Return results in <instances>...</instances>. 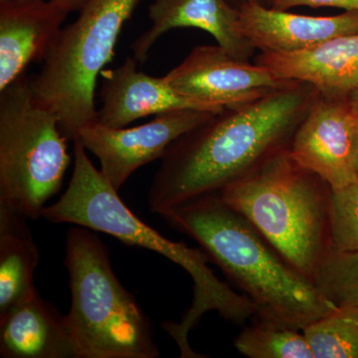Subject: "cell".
I'll return each instance as SVG.
<instances>
[{"label":"cell","instance_id":"6da1fadb","mask_svg":"<svg viewBox=\"0 0 358 358\" xmlns=\"http://www.w3.org/2000/svg\"><path fill=\"white\" fill-rule=\"evenodd\" d=\"M317 91L293 81L255 102L225 109L178 138L162 157L148 192L150 212L218 193L279 150L289 148Z\"/></svg>","mask_w":358,"mask_h":358},{"label":"cell","instance_id":"7a4b0ae2","mask_svg":"<svg viewBox=\"0 0 358 358\" xmlns=\"http://www.w3.org/2000/svg\"><path fill=\"white\" fill-rule=\"evenodd\" d=\"M162 217L185 233L236 284L255 319L303 331L336 308L217 193L179 205Z\"/></svg>","mask_w":358,"mask_h":358},{"label":"cell","instance_id":"3957f363","mask_svg":"<svg viewBox=\"0 0 358 358\" xmlns=\"http://www.w3.org/2000/svg\"><path fill=\"white\" fill-rule=\"evenodd\" d=\"M73 141L74 169L69 185L55 203L45 207L42 217L52 223L73 224L106 233L124 244L159 253L185 268L194 284L192 307L179 324H162L178 345L180 357H201L192 350L188 336L209 310H216L223 319L236 324H244L255 317L253 303L216 277L203 250L171 241L141 221L122 201L102 171L92 164L80 138Z\"/></svg>","mask_w":358,"mask_h":358},{"label":"cell","instance_id":"277c9868","mask_svg":"<svg viewBox=\"0 0 358 358\" xmlns=\"http://www.w3.org/2000/svg\"><path fill=\"white\" fill-rule=\"evenodd\" d=\"M331 192V186L296 162L288 148L271 155L217 194L292 267L313 282L333 249Z\"/></svg>","mask_w":358,"mask_h":358},{"label":"cell","instance_id":"5b68a950","mask_svg":"<svg viewBox=\"0 0 358 358\" xmlns=\"http://www.w3.org/2000/svg\"><path fill=\"white\" fill-rule=\"evenodd\" d=\"M72 305L66 315L83 358H157L150 320L117 279L109 250L89 228L66 236Z\"/></svg>","mask_w":358,"mask_h":358},{"label":"cell","instance_id":"8992f818","mask_svg":"<svg viewBox=\"0 0 358 358\" xmlns=\"http://www.w3.org/2000/svg\"><path fill=\"white\" fill-rule=\"evenodd\" d=\"M67 141L25 74L0 92V223L42 217L70 166Z\"/></svg>","mask_w":358,"mask_h":358},{"label":"cell","instance_id":"52a82bcc","mask_svg":"<svg viewBox=\"0 0 358 358\" xmlns=\"http://www.w3.org/2000/svg\"><path fill=\"white\" fill-rule=\"evenodd\" d=\"M141 0H89L74 22L62 27L30 79L33 93L57 117L68 141L96 121L99 76L115 56L124 23Z\"/></svg>","mask_w":358,"mask_h":358},{"label":"cell","instance_id":"ba28073f","mask_svg":"<svg viewBox=\"0 0 358 358\" xmlns=\"http://www.w3.org/2000/svg\"><path fill=\"white\" fill-rule=\"evenodd\" d=\"M215 115L207 110H171L129 129L110 128L96 121L82 128L77 138L99 159L100 171L119 192L136 169L162 159L174 141Z\"/></svg>","mask_w":358,"mask_h":358},{"label":"cell","instance_id":"9c48e42d","mask_svg":"<svg viewBox=\"0 0 358 358\" xmlns=\"http://www.w3.org/2000/svg\"><path fill=\"white\" fill-rule=\"evenodd\" d=\"M164 78L182 95L221 110L243 107L293 82L240 60L219 45L194 47Z\"/></svg>","mask_w":358,"mask_h":358},{"label":"cell","instance_id":"30bf717a","mask_svg":"<svg viewBox=\"0 0 358 358\" xmlns=\"http://www.w3.org/2000/svg\"><path fill=\"white\" fill-rule=\"evenodd\" d=\"M358 115L350 100L329 98L317 92L296 129L289 152L296 162L331 186L343 187L357 180L352 143Z\"/></svg>","mask_w":358,"mask_h":358},{"label":"cell","instance_id":"8fae6325","mask_svg":"<svg viewBox=\"0 0 358 358\" xmlns=\"http://www.w3.org/2000/svg\"><path fill=\"white\" fill-rule=\"evenodd\" d=\"M138 61L129 56L119 67L103 70L96 122L110 128H126L136 120L178 110H199L220 114L224 110L192 100L176 91L166 78L148 76L138 70Z\"/></svg>","mask_w":358,"mask_h":358},{"label":"cell","instance_id":"7c38bea8","mask_svg":"<svg viewBox=\"0 0 358 358\" xmlns=\"http://www.w3.org/2000/svg\"><path fill=\"white\" fill-rule=\"evenodd\" d=\"M68 14L50 0H0V92L43 61Z\"/></svg>","mask_w":358,"mask_h":358},{"label":"cell","instance_id":"4fadbf2b","mask_svg":"<svg viewBox=\"0 0 358 358\" xmlns=\"http://www.w3.org/2000/svg\"><path fill=\"white\" fill-rule=\"evenodd\" d=\"M150 29L131 45L140 63L148 59L155 42L176 28H199L214 37L219 46L240 60L248 61L256 48L240 27L239 9L227 0H152L148 8Z\"/></svg>","mask_w":358,"mask_h":358},{"label":"cell","instance_id":"5bb4252c","mask_svg":"<svg viewBox=\"0 0 358 358\" xmlns=\"http://www.w3.org/2000/svg\"><path fill=\"white\" fill-rule=\"evenodd\" d=\"M240 27L256 49L272 53L306 50L327 40L358 33V13L308 16L248 1L239 8Z\"/></svg>","mask_w":358,"mask_h":358},{"label":"cell","instance_id":"9a60e30c","mask_svg":"<svg viewBox=\"0 0 358 358\" xmlns=\"http://www.w3.org/2000/svg\"><path fill=\"white\" fill-rule=\"evenodd\" d=\"M256 64L287 81L313 85L320 95L350 100L358 88V33L292 53L262 52Z\"/></svg>","mask_w":358,"mask_h":358},{"label":"cell","instance_id":"2e32d148","mask_svg":"<svg viewBox=\"0 0 358 358\" xmlns=\"http://www.w3.org/2000/svg\"><path fill=\"white\" fill-rule=\"evenodd\" d=\"M0 355L4 358H83L66 315L38 292L0 319Z\"/></svg>","mask_w":358,"mask_h":358},{"label":"cell","instance_id":"e0dca14e","mask_svg":"<svg viewBox=\"0 0 358 358\" xmlns=\"http://www.w3.org/2000/svg\"><path fill=\"white\" fill-rule=\"evenodd\" d=\"M39 259L27 225L0 230V319L36 293Z\"/></svg>","mask_w":358,"mask_h":358},{"label":"cell","instance_id":"ac0fdd59","mask_svg":"<svg viewBox=\"0 0 358 358\" xmlns=\"http://www.w3.org/2000/svg\"><path fill=\"white\" fill-rule=\"evenodd\" d=\"M303 333L313 358H358V308L336 307Z\"/></svg>","mask_w":358,"mask_h":358},{"label":"cell","instance_id":"d6986e66","mask_svg":"<svg viewBox=\"0 0 358 358\" xmlns=\"http://www.w3.org/2000/svg\"><path fill=\"white\" fill-rule=\"evenodd\" d=\"M234 346L250 358H313L307 338L299 329L258 320L245 327Z\"/></svg>","mask_w":358,"mask_h":358},{"label":"cell","instance_id":"ffe728a7","mask_svg":"<svg viewBox=\"0 0 358 358\" xmlns=\"http://www.w3.org/2000/svg\"><path fill=\"white\" fill-rule=\"evenodd\" d=\"M313 282L336 307L358 308V251L331 249L317 268Z\"/></svg>","mask_w":358,"mask_h":358},{"label":"cell","instance_id":"44dd1931","mask_svg":"<svg viewBox=\"0 0 358 358\" xmlns=\"http://www.w3.org/2000/svg\"><path fill=\"white\" fill-rule=\"evenodd\" d=\"M331 239L336 251H358V178L331 192Z\"/></svg>","mask_w":358,"mask_h":358},{"label":"cell","instance_id":"7402d4cb","mask_svg":"<svg viewBox=\"0 0 358 358\" xmlns=\"http://www.w3.org/2000/svg\"><path fill=\"white\" fill-rule=\"evenodd\" d=\"M296 6H308L313 8L334 7L345 11L358 13V0H274L271 8L288 10Z\"/></svg>","mask_w":358,"mask_h":358},{"label":"cell","instance_id":"603a6c76","mask_svg":"<svg viewBox=\"0 0 358 358\" xmlns=\"http://www.w3.org/2000/svg\"><path fill=\"white\" fill-rule=\"evenodd\" d=\"M50 1L62 7L68 13H75V11L79 13L88 3L89 0H50Z\"/></svg>","mask_w":358,"mask_h":358},{"label":"cell","instance_id":"cb8c5ba5","mask_svg":"<svg viewBox=\"0 0 358 358\" xmlns=\"http://www.w3.org/2000/svg\"><path fill=\"white\" fill-rule=\"evenodd\" d=\"M352 166L355 176L358 178V120L357 124H355V134H353Z\"/></svg>","mask_w":358,"mask_h":358},{"label":"cell","instance_id":"d4e9b609","mask_svg":"<svg viewBox=\"0 0 358 358\" xmlns=\"http://www.w3.org/2000/svg\"><path fill=\"white\" fill-rule=\"evenodd\" d=\"M227 1L229 2L231 6L235 7V8L237 9H239L240 7L248 1H255L257 3L261 4V6L271 8V7L273 6V1H274V0H227Z\"/></svg>","mask_w":358,"mask_h":358},{"label":"cell","instance_id":"484cf974","mask_svg":"<svg viewBox=\"0 0 358 358\" xmlns=\"http://www.w3.org/2000/svg\"><path fill=\"white\" fill-rule=\"evenodd\" d=\"M350 102L352 103L353 110L358 115V88L353 92L352 95L350 96Z\"/></svg>","mask_w":358,"mask_h":358}]
</instances>
